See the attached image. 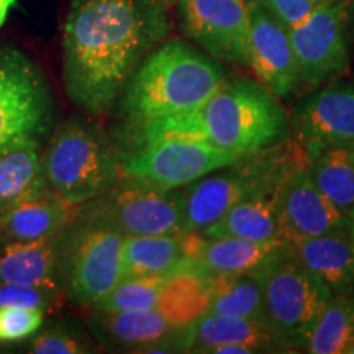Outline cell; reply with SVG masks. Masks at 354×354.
I'll use <instances>...</instances> for the list:
<instances>
[{"instance_id":"1","label":"cell","mask_w":354,"mask_h":354,"mask_svg":"<svg viewBox=\"0 0 354 354\" xmlns=\"http://www.w3.org/2000/svg\"><path fill=\"white\" fill-rule=\"evenodd\" d=\"M169 32L165 0H71L63 33L69 100L92 117L112 112L136 68Z\"/></svg>"},{"instance_id":"2","label":"cell","mask_w":354,"mask_h":354,"mask_svg":"<svg viewBox=\"0 0 354 354\" xmlns=\"http://www.w3.org/2000/svg\"><path fill=\"white\" fill-rule=\"evenodd\" d=\"M281 100L250 77L225 81L202 107L127 127L131 148L158 138H197L238 156H250L289 138Z\"/></svg>"},{"instance_id":"3","label":"cell","mask_w":354,"mask_h":354,"mask_svg":"<svg viewBox=\"0 0 354 354\" xmlns=\"http://www.w3.org/2000/svg\"><path fill=\"white\" fill-rule=\"evenodd\" d=\"M220 61L179 38L165 39L145 57L117 100L127 127L202 107L227 81Z\"/></svg>"},{"instance_id":"4","label":"cell","mask_w":354,"mask_h":354,"mask_svg":"<svg viewBox=\"0 0 354 354\" xmlns=\"http://www.w3.org/2000/svg\"><path fill=\"white\" fill-rule=\"evenodd\" d=\"M41 165L48 187L76 207L105 194L122 177L117 148L99 125L82 117L55 128Z\"/></svg>"},{"instance_id":"5","label":"cell","mask_w":354,"mask_h":354,"mask_svg":"<svg viewBox=\"0 0 354 354\" xmlns=\"http://www.w3.org/2000/svg\"><path fill=\"white\" fill-rule=\"evenodd\" d=\"M56 104L44 73L19 48L0 43V151L50 138Z\"/></svg>"},{"instance_id":"6","label":"cell","mask_w":354,"mask_h":354,"mask_svg":"<svg viewBox=\"0 0 354 354\" xmlns=\"http://www.w3.org/2000/svg\"><path fill=\"white\" fill-rule=\"evenodd\" d=\"M253 277L263 294L269 326L289 351L302 349L305 338L335 295L292 258L289 250Z\"/></svg>"},{"instance_id":"7","label":"cell","mask_w":354,"mask_h":354,"mask_svg":"<svg viewBox=\"0 0 354 354\" xmlns=\"http://www.w3.org/2000/svg\"><path fill=\"white\" fill-rule=\"evenodd\" d=\"M77 218L105 225L123 236L180 233L184 190L156 187L122 176L107 192L77 205Z\"/></svg>"},{"instance_id":"8","label":"cell","mask_w":354,"mask_h":354,"mask_svg":"<svg viewBox=\"0 0 354 354\" xmlns=\"http://www.w3.org/2000/svg\"><path fill=\"white\" fill-rule=\"evenodd\" d=\"M123 234L77 218L68 227L63 268L64 297L76 307L91 308L122 281Z\"/></svg>"},{"instance_id":"9","label":"cell","mask_w":354,"mask_h":354,"mask_svg":"<svg viewBox=\"0 0 354 354\" xmlns=\"http://www.w3.org/2000/svg\"><path fill=\"white\" fill-rule=\"evenodd\" d=\"M245 156L197 138H158L118 153L123 177L162 189H183Z\"/></svg>"},{"instance_id":"10","label":"cell","mask_w":354,"mask_h":354,"mask_svg":"<svg viewBox=\"0 0 354 354\" xmlns=\"http://www.w3.org/2000/svg\"><path fill=\"white\" fill-rule=\"evenodd\" d=\"M349 8L351 0H330L287 28L300 87L315 91L348 73Z\"/></svg>"},{"instance_id":"11","label":"cell","mask_w":354,"mask_h":354,"mask_svg":"<svg viewBox=\"0 0 354 354\" xmlns=\"http://www.w3.org/2000/svg\"><path fill=\"white\" fill-rule=\"evenodd\" d=\"M290 138L308 159L330 148L354 146V84L331 81L295 107Z\"/></svg>"},{"instance_id":"12","label":"cell","mask_w":354,"mask_h":354,"mask_svg":"<svg viewBox=\"0 0 354 354\" xmlns=\"http://www.w3.org/2000/svg\"><path fill=\"white\" fill-rule=\"evenodd\" d=\"M183 33L216 61L250 66L245 0H179Z\"/></svg>"},{"instance_id":"13","label":"cell","mask_w":354,"mask_h":354,"mask_svg":"<svg viewBox=\"0 0 354 354\" xmlns=\"http://www.w3.org/2000/svg\"><path fill=\"white\" fill-rule=\"evenodd\" d=\"M87 328L97 344L130 353H185L187 326H179L158 308H88Z\"/></svg>"},{"instance_id":"14","label":"cell","mask_w":354,"mask_h":354,"mask_svg":"<svg viewBox=\"0 0 354 354\" xmlns=\"http://www.w3.org/2000/svg\"><path fill=\"white\" fill-rule=\"evenodd\" d=\"M279 214L289 243L333 233H351L354 221L342 214L317 187L307 162L284 177L277 192Z\"/></svg>"},{"instance_id":"15","label":"cell","mask_w":354,"mask_h":354,"mask_svg":"<svg viewBox=\"0 0 354 354\" xmlns=\"http://www.w3.org/2000/svg\"><path fill=\"white\" fill-rule=\"evenodd\" d=\"M246 6L250 17V68L277 99H287L300 88L289 30L274 19L259 0H248Z\"/></svg>"},{"instance_id":"16","label":"cell","mask_w":354,"mask_h":354,"mask_svg":"<svg viewBox=\"0 0 354 354\" xmlns=\"http://www.w3.org/2000/svg\"><path fill=\"white\" fill-rule=\"evenodd\" d=\"M184 256L209 274L254 276L287 253L290 243H258L241 238H209L201 232H180Z\"/></svg>"},{"instance_id":"17","label":"cell","mask_w":354,"mask_h":354,"mask_svg":"<svg viewBox=\"0 0 354 354\" xmlns=\"http://www.w3.org/2000/svg\"><path fill=\"white\" fill-rule=\"evenodd\" d=\"M68 228L33 241L0 240V282L63 290Z\"/></svg>"},{"instance_id":"18","label":"cell","mask_w":354,"mask_h":354,"mask_svg":"<svg viewBox=\"0 0 354 354\" xmlns=\"http://www.w3.org/2000/svg\"><path fill=\"white\" fill-rule=\"evenodd\" d=\"M289 253L335 295L354 294V241L351 233L307 238L289 245Z\"/></svg>"},{"instance_id":"19","label":"cell","mask_w":354,"mask_h":354,"mask_svg":"<svg viewBox=\"0 0 354 354\" xmlns=\"http://www.w3.org/2000/svg\"><path fill=\"white\" fill-rule=\"evenodd\" d=\"M221 344H243L254 353L289 351L266 323L207 312L187 326V351L209 353Z\"/></svg>"},{"instance_id":"20","label":"cell","mask_w":354,"mask_h":354,"mask_svg":"<svg viewBox=\"0 0 354 354\" xmlns=\"http://www.w3.org/2000/svg\"><path fill=\"white\" fill-rule=\"evenodd\" d=\"M279 185L248 197L246 201L234 205L218 221L202 230L201 233L209 238H241V240L258 243H289L284 227H282L281 214H279Z\"/></svg>"},{"instance_id":"21","label":"cell","mask_w":354,"mask_h":354,"mask_svg":"<svg viewBox=\"0 0 354 354\" xmlns=\"http://www.w3.org/2000/svg\"><path fill=\"white\" fill-rule=\"evenodd\" d=\"M76 216V205L66 202L51 189H46L0 216V240H41L63 232Z\"/></svg>"},{"instance_id":"22","label":"cell","mask_w":354,"mask_h":354,"mask_svg":"<svg viewBox=\"0 0 354 354\" xmlns=\"http://www.w3.org/2000/svg\"><path fill=\"white\" fill-rule=\"evenodd\" d=\"M209 272L187 263L167 276L156 308L176 325L189 326L209 312Z\"/></svg>"},{"instance_id":"23","label":"cell","mask_w":354,"mask_h":354,"mask_svg":"<svg viewBox=\"0 0 354 354\" xmlns=\"http://www.w3.org/2000/svg\"><path fill=\"white\" fill-rule=\"evenodd\" d=\"M122 279L171 274L189 263L179 233L130 234L123 238Z\"/></svg>"},{"instance_id":"24","label":"cell","mask_w":354,"mask_h":354,"mask_svg":"<svg viewBox=\"0 0 354 354\" xmlns=\"http://www.w3.org/2000/svg\"><path fill=\"white\" fill-rule=\"evenodd\" d=\"M48 187L39 146H17L0 151V216Z\"/></svg>"},{"instance_id":"25","label":"cell","mask_w":354,"mask_h":354,"mask_svg":"<svg viewBox=\"0 0 354 354\" xmlns=\"http://www.w3.org/2000/svg\"><path fill=\"white\" fill-rule=\"evenodd\" d=\"M307 169L336 209L354 221V146L325 149L308 159Z\"/></svg>"},{"instance_id":"26","label":"cell","mask_w":354,"mask_h":354,"mask_svg":"<svg viewBox=\"0 0 354 354\" xmlns=\"http://www.w3.org/2000/svg\"><path fill=\"white\" fill-rule=\"evenodd\" d=\"M209 312L241 317L269 325L263 294L253 276L246 274H209ZM272 330V328H271Z\"/></svg>"},{"instance_id":"27","label":"cell","mask_w":354,"mask_h":354,"mask_svg":"<svg viewBox=\"0 0 354 354\" xmlns=\"http://www.w3.org/2000/svg\"><path fill=\"white\" fill-rule=\"evenodd\" d=\"M354 342V294L336 295L302 344L310 354H346Z\"/></svg>"},{"instance_id":"28","label":"cell","mask_w":354,"mask_h":354,"mask_svg":"<svg viewBox=\"0 0 354 354\" xmlns=\"http://www.w3.org/2000/svg\"><path fill=\"white\" fill-rule=\"evenodd\" d=\"M28 353L33 354H88L97 351V342L91 331H86L77 322L55 320L43 323L37 335L32 336Z\"/></svg>"},{"instance_id":"29","label":"cell","mask_w":354,"mask_h":354,"mask_svg":"<svg viewBox=\"0 0 354 354\" xmlns=\"http://www.w3.org/2000/svg\"><path fill=\"white\" fill-rule=\"evenodd\" d=\"M169 274L161 276L125 277L104 300L91 308L97 310H138L156 308L161 289Z\"/></svg>"},{"instance_id":"30","label":"cell","mask_w":354,"mask_h":354,"mask_svg":"<svg viewBox=\"0 0 354 354\" xmlns=\"http://www.w3.org/2000/svg\"><path fill=\"white\" fill-rule=\"evenodd\" d=\"M64 302L66 297L61 290L0 282V307L10 305V307L38 308L50 315L63 307Z\"/></svg>"},{"instance_id":"31","label":"cell","mask_w":354,"mask_h":354,"mask_svg":"<svg viewBox=\"0 0 354 354\" xmlns=\"http://www.w3.org/2000/svg\"><path fill=\"white\" fill-rule=\"evenodd\" d=\"M46 313L38 308L0 307V342L15 343L32 338L41 328Z\"/></svg>"},{"instance_id":"32","label":"cell","mask_w":354,"mask_h":354,"mask_svg":"<svg viewBox=\"0 0 354 354\" xmlns=\"http://www.w3.org/2000/svg\"><path fill=\"white\" fill-rule=\"evenodd\" d=\"M274 19L290 28L330 0H259Z\"/></svg>"},{"instance_id":"33","label":"cell","mask_w":354,"mask_h":354,"mask_svg":"<svg viewBox=\"0 0 354 354\" xmlns=\"http://www.w3.org/2000/svg\"><path fill=\"white\" fill-rule=\"evenodd\" d=\"M210 354H253L251 348L243 346V344H221V346L212 348Z\"/></svg>"},{"instance_id":"34","label":"cell","mask_w":354,"mask_h":354,"mask_svg":"<svg viewBox=\"0 0 354 354\" xmlns=\"http://www.w3.org/2000/svg\"><path fill=\"white\" fill-rule=\"evenodd\" d=\"M17 6V0H0V28L6 24L8 13Z\"/></svg>"},{"instance_id":"35","label":"cell","mask_w":354,"mask_h":354,"mask_svg":"<svg viewBox=\"0 0 354 354\" xmlns=\"http://www.w3.org/2000/svg\"><path fill=\"white\" fill-rule=\"evenodd\" d=\"M349 20L353 21V37H354V2L351 3V8H349Z\"/></svg>"},{"instance_id":"36","label":"cell","mask_w":354,"mask_h":354,"mask_svg":"<svg viewBox=\"0 0 354 354\" xmlns=\"http://www.w3.org/2000/svg\"><path fill=\"white\" fill-rule=\"evenodd\" d=\"M346 354H354V342L351 343V346L348 348V351H346Z\"/></svg>"},{"instance_id":"37","label":"cell","mask_w":354,"mask_h":354,"mask_svg":"<svg viewBox=\"0 0 354 354\" xmlns=\"http://www.w3.org/2000/svg\"><path fill=\"white\" fill-rule=\"evenodd\" d=\"M351 236H353V241H354V225H353V232H351Z\"/></svg>"},{"instance_id":"38","label":"cell","mask_w":354,"mask_h":354,"mask_svg":"<svg viewBox=\"0 0 354 354\" xmlns=\"http://www.w3.org/2000/svg\"><path fill=\"white\" fill-rule=\"evenodd\" d=\"M165 2H172V0H165Z\"/></svg>"}]
</instances>
